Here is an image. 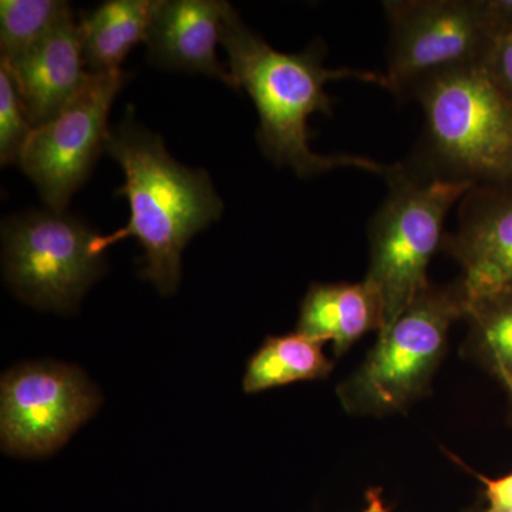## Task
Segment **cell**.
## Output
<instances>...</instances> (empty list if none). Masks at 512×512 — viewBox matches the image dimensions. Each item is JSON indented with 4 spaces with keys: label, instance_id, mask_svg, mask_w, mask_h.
<instances>
[{
    "label": "cell",
    "instance_id": "cell-1",
    "mask_svg": "<svg viewBox=\"0 0 512 512\" xmlns=\"http://www.w3.org/2000/svg\"><path fill=\"white\" fill-rule=\"evenodd\" d=\"M221 45L228 55V69L254 101L259 126L256 140L266 158L289 167L301 178L357 168L389 180L400 164L386 165L370 158L338 154L322 156L311 148L308 121L316 113H332L326 84L340 79L375 83L386 89L384 74L353 69H329L323 64L325 46L316 40L303 52H279L249 29L228 3L222 23Z\"/></svg>",
    "mask_w": 512,
    "mask_h": 512
},
{
    "label": "cell",
    "instance_id": "cell-2",
    "mask_svg": "<svg viewBox=\"0 0 512 512\" xmlns=\"http://www.w3.org/2000/svg\"><path fill=\"white\" fill-rule=\"evenodd\" d=\"M106 153L124 173L116 195L126 198L130 218L123 228L94 238L92 251L103 255L111 245L136 238L144 249L141 276L168 295L181 279V255L190 239L218 221L224 202L210 174L178 163L160 134L134 119V111L110 128Z\"/></svg>",
    "mask_w": 512,
    "mask_h": 512
},
{
    "label": "cell",
    "instance_id": "cell-3",
    "mask_svg": "<svg viewBox=\"0 0 512 512\" xmlns=\"http://www.w3.org/2000/svg\"><path fill=\"white\" fill-rule=\"evenodd\" d=\"M410 94L424 113L430 180H512V99L483 64L436 74Z\"/></svg>",
    "mask_w": 512,
    "mask_h": 512
},
{
    "label": "cell",
    "instance_id": "cell-4",
    "mask_svg": "<svg viewBox=\"0 0 512 512\" xmlns=\"http://www.w3.org/2000/svg\"><path fill=\"white\" fill-rule=\"evenodd\" d=\"M461 279L424 289L376 340L362 366L338 387L346 412L384 416L402 412L429 393L447 349L448 330L466 318Z\"/></svg>",
    "mask_w": 512,
    "mask_h": 512
},
{
    "label": "cell",
    "instance_id": "cell-5",
    "mask_svg": "<svg viewBox=\"0 0 512 512\" xmlns=\"http://www.w3.org/2000/svg\"><path fill=\"white\" fill-rule=\"evenodd\" d=\"M387 183L389 195L370 222L365 276L382 298L383 330L429 288L427 272L443 248L448 212L474 187L466 181L417 180L403 165Z\"/></svg>",
    "mask_w": 512,
    "mask_h": 512
},
{
    "label": "cell",
    "instance_id": "cell-6",
    "mask_svg": "<svg viewBox=\"0 0 512 512\" xmlns=\"http://www.w3.org/2000/svg\"><path fill=\"white\" fill-rule=\"evenodd\" d=\"M97 237L67 211L32 210L2 225L3 269L13 292L39 309L69 311L104 271Z\"/></svg>",
    "mask_w": 512,
    "mask_h": 512
},
{
    "label": "cell",
    "instance_id": "cell-7",
    "mask_svg": "<svg viewBox=\"0 0 512 512\" xmlns=\"http://www.w3.org/2000/svg\"><path fill=\"white\" fill-rule=\"evenodd\" d=\"M386 89L404 96L436 74L483 64L497 32L485 0H387Z\"/></svg>",
    "mask_w": 512,
    "mask_h": 512
},
{
    "label": "cell",
    "instance_id": "cell-8",
    "mask_svg": "<svg viewBox=\"0 0 512 512\" xmlns=\"http://www.w3.org/2000/svg\"><path fill=\"white\" fill-rule=\"evenodd\" d=\"M130 74L89 73L82 89L56 116L33 128L18 165L47 208L66 211L74 192L106 153L111 106Z\"/></svg>",
    "mask_w": 512,
    "mask_h": 512
},
{
    "label": "cell",
    "instance_id": "cell-9",
    "mask_svg": "<svg viewBox=\"0 0 512 512\" xmlns=\"http://www.w3.org/2000/svg\"><path fill=\"white\" fill-rule=\"evenodd\" d=\"M0 400L3 450L45 456L96 412L100 397L76 367L46 362L10 370Z\"/></svg>",
    "mask_w": 512,
    "mask_h": 512
},
{
    "label": "cell",
    "instance_id": "cell-10",
    "mask_svg": "<svg viewBox=\"0 0 512 512\" xmlns=\"http://www.w3.org/2000/svg\"><path fill=\"white\" fill-rule=\"evenodd\" d=\"M443 249L461 266L470 301L512 293V180L471 187Z\"/></svg>",
    "mask_w": 512,
    "mask_h": 512
},
{
    "label": "cell",
    "instance_id": "cell-11",
    "mask_svg": "<svg viewBox=\"0 0 512 512\" xmlns=\"http://www.w3.org/2000/svg\"><path fill=\"white\" fill-rule=\"evenodd\" d=\"M225 0H157L146 45L151 62L163 69L200 74L238 90L217 56Z\"/></svg>",
    "mask_w": 512,
    "mask_h": 512
},
{
    "label": "cell",
    "instance_id": "cell-12",
    "mask_svg": "<svg viewBox=\"0 0 512 512\" xmlns=\"http://www.w3.org/2000/svg\"><path fill=\"white\" fill-rule=\"evenodd\" d=\"M0 64L12 74L33 127L56 116L79 93L90 73L74 15L28 52Z\"/></svg>",
    "mask_w": 512,
    "mask_h": 512
},
{
    "label": "cell",
    "instance_id": "cell-13",
    "mask_svg": "<svg viewBox=\"0 0 512 512\" xmlns=\"http://www.w3.org/2000/svg\"><path fill=\"white\" fill-rule=\"evenodd\" d=\"M384 308L375 286L363 281L312 284L303 298L296 332L332 342L336 357L345 355L370 332H382Z\"/></svg>",
    "mask_w": 512,
    "mask_h": 512
},
{
    "label": "cell",
    "instance_id": "cell-14",
    "mask_svg": "<svg viewBox=\"0 0 512 512\" xmlns=\"http://www.w3.org/2000/svg\"><path fill=\"white\" fill-rule=\"evenodd\" d=\"M157 0H107L79 20L90 73L119 72L131 50L146 43Z\"/></svg>",
    "mask_w": 512,
    "mask_h": 512
},
{
    "label": "cell",
    "instance_id": "cell-15",
    "mask_svg": "<svg viewBox=\"0 0 512 512\" xmlns=\"http://www.w3.org/2000/svg\"><path fill=\"white\" fill-rule=\"evenodd\" d=\"M322 345L299 332L269 336L249 359L245 392L259 393L302 380L325 379L332 372L333 363L323 353Z\"/></svg>",
    "mask_w": 512,
    "mask_h": 512
},
{
    "label": "cell",
    "instance_id": "cell-16",
    "mask_svg": "<svg viewBox=\"0 0 512 512\" xmlns=\"http://www.w3.org/2000/svg\"><path fill=\"white\" fill-rule=\"evenodd\" d=\"M466 353L503 386L512 404V293L468 302Z\"/></svg>",
    "mask_w": 512,
    "mask_h": 512
},
{
    "label": "cell",
    "instance_id": "cell-17",
    "mask_svg": "<svg viewBox=\"0 0 512 512\" xmlns=\"http://www.w3.org/2000/svg\"><path fill=\"white\" fill-rule=\"evenodd\" d=\"M72 15V6L62 0H2L0 60H13L28 52Z\"/></svg>",
    "mask_w": 512,
    "mask_h": 512
},
{
    "label": "cell",
    "instance_id": "cell-18",
    "mask_svg": "<svg viewBox=\"0 0 512 512\" xmlns=\"http://www.w3.org/2000/svg\"><path fill=\"white\" fill-rule=\"evenodd\" d=\"M33 128L12 74L0 64V164L3 167L18 165Z\"/></svg>",
    "mask_w": 512,
    "mask_h": 512
},
{
    "label": "cell",
    "instance_id": "cell-19",
    "mask_svg": "<svg viewBox=\"0 0 512 512\" xmlns=\"http://www.w3.org/2000/svg\"><path fill=\"white\" fill-rule=\"evenodd\" d=\"M483 66L512 99V30L495 37Z\"/></svg>",
    "mask_w": 512,
    "mask_h": 512
},
{
    "label": "cell",
    "instance_id": "cell-20",
    "mask_svg": "<svg viewBox=\"0 0 512 512\" xmlns=\"http://www.w3.org/2000/svg\"><path fill=\"white\" fill-rule=\"evenodd\" d=\"M484 484L488 507L484 512H512V473L500 478L478 476Z\"/></svg>",
    "mask_w": 512,
    "mask_h": 512
},
{
    "label": "cell",
    "instance_id": "cell-21",
    "mask_svg": "<svg viewBox=\"0 0 512 512\" xmlns=\"http://www.w3.org/2000/svg\"><path fill=\"white\" fill-rule=\"evenodd\" d=\"M366 501L367 507L363 512H390L384 504L380 488H370L366 493Z\"/></svg>",
    "mask_w": 512,
    "mask_h": 512
}]
</instances>
